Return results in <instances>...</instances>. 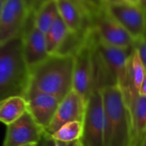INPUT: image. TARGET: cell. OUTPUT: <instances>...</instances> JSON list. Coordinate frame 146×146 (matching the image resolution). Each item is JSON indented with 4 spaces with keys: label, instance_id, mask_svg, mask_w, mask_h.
<instances>
[{
    "label": "cell",
    "instance_id": "1",
    "mask_svg": "<svg viewBox=\"0 0 146 146\" xmlns=\"http://www.w3.org/2000/svg\"><path fill=\"white\" fill-rule=\"evenodd\" d=\"M73 69L74 56L50 55L29 69V88L62 101L73 89Z\"/></svg>",
    "mask_w": 146,
    "mask_h": 146
},
{
    "label": "cell",
    "instance_id": "2",
    "mask_svg": "<svg viewBox=\"0 0 146 146\" xmlns=\"http://www.w3.org/2000/svg\"><path fill=\"white\" fill-rule=\"evenodd\" d=\"M29 88V68L23 56L22 34L0 44V101L24 97Z\"/></svg>",
    "mask_w": 146,
    "mask_h": 146
},
{
    "label": "cell",
    "instance_id": "3",
    "mask_svg": "<svg viewBox=\"0 0 146 146\" xmlns=\"http://www.w3.org/2000/svg\"><path fill=\"white\" fill-rule=\"evenodd\" d=\"M106 124L105 146H132V127L128 108L118 86L101 90Z\"/></svg>",
    "mask_w": 146,
    "mask_h": 146
},
{
    "label": "cell",
    "instance_id": "4",
    "mask_svg": "<svg viewBox=\"0 0 146 146\" xmlns=\"http://www.w3.org/2000/svg\"><path fill=\"white\" fill-rule=\"evenodd\" d=\"M106 124L101 90L93 89L89 96L83 120L82 146H105Z\"/></svg>",
    "mask_w": 146,
    "mask_h": 146
},
{
    "label": "cell",
    "instance_id": "5",
    "mask_svg": "<svg viewBox=\"0 0 146 146\" xmlns=\"http://www.w3.org/2000/svg\"><path fill=\"white\" fill-rule=\"evenodd\" d=\"M96 37L92 31L80 50L74 56L73 90L86 102L94 89V62L93 49Z\"/></svg>",
    "mask_w": 146,
    "mask_h": 146
},
{
    "label": "cell",
    "instance_id": "6",
    "mask_svg": "<svg viewBox=\"0 0 146 146\" xmlns=\"http://www.w3.org/2000/svg\"><path fill=\"white\" fill-rule=\"evenodd\" d=\"M92 28L101 43L125 50L133 48L134 39L106 11L105 7L92 18Z\"/></svg>",
    "mask_w": 146,
    "mask_h": 146
},
{
    "label": "cell",
    "instance_id": "7",
    "mask_svg": "<svg viewBox=\"0 0 146 146\" xmlns=\"http://www.w3.org/2000/svg\"><path fill=\"white\" fill-rule=\"evenodd\" d=\"M107 13L135 40L146 37V8L141 4L124 3L105 5Z\"/></svg>",
    "mask_w": 146,
    "mask_h": 146
},
{
    "label": "cell",
    "instance_id": "8",
    "mask_svg": "<svg viewBox=\"0 0 146 146\" xmlns=\"http://www.w3.org/2000/svg\"><path fill=\"white\" fill-rule=\"evenodd\" d=\"M22 50L29 69L44 61L50 55L47 51L44 33L37 28L34 13H28L22 32Z\"/></svg>",
    "mask_w": 146,
    "mask_h": 146
},
{
    "label": "cell",
    "instance_id": "9",
    "mask_svg": "<svg viewBox=\"0 0 146 146\" xmlns=\"http://www.w3.org/2000/svg\"><path fill=\"white\" fill-rule=\"evenodd\" d=\"M45 130L27 111L18 120L7 126L3 146H23L38 144Z\"/></svg>",
    "mask_w": 146,
    "mask_h": 146
},
{
    "label": "cell",
    "instance_id": "10",
    "mask_svg": "<svg viewBox=\"0 0 146 146\" xmlns=\"http://www.w3.org/2000/svg\"><path fill=\"white\" fill-rule=\"evenodd\" d=\"M27 16L23 0H6L0 14V44L22 34Z\"/></svg>",
    "mask_w": 146,
    "mask_h": 146
},
{
    "label": "cell",
    "instance_id": "11",
    "mask_svg": "<svg viewBox=\"0 0 146 146\" xmlns=\"http://www.w3.org/2000/svg\"><path fill=\"white\" fill-rule=\"evenodd\" d=\"M86 106V101L72 89L60 102L55 115L45 132L50 135L68 122L74 121L83 122Z\"/></svg>",
    "mask_w": 146,
    "mask_h": 146
},
{
    "label": "cell",
    "instance_id": "12",
    "mask_svg": "<svg viewBox=\"0 0 146 146\" xmlns=\"http://www.w3.org/2000/svg\"><path fill=\"white\" fill-rule=\"evenodd\" d=\"M27 104V112L44 130L51 122L60 100L54 96L28 88L24 96Z\"/></svg>",
    "mask_w": 146,
    "mask_h": 146
},
{
    "label": "cell",
    "instance_id": "13",
    "mask_svg": "<svg viewBox=\"0 0 146 146\" xmlns=\"http://www.w3.org/2000/svg\"><path fill=\"white\" fill-rule=\"evenodd\" d=\"M122 92L130 114L132 146H139L146 135V97L139 95L134 86Z\"/></svg>",
    "mask_w": 146,
    "mask_h": 146
},
{
    "label": "cell",
    "instance_id": "14",
    "mask_svg": "<svg viewBox=\"0 0 146 146\" xmlns=\"http://www.w3.org/2000/svg\"><path fill=\"white\" fill-rule=\"evenodd\" d=\"M59 15L71 32L92 29L93 15L75 0H55Z\"/></svg>",
    "mask_w": 146,
    "mask_h": 146
},
{
    "label": "cell",
    "instance_id": "15",
    "mask_svg": "<svg viewBox=\"0 0 146 146\" xmlns=\"http://www.w3.org/2000/svg\"><path fill=\"white\" fill-rule=\"evenodd\" d=\"M27 111V104L24 97L14 96L0 101V122L6 126L18 120Z\"/></svg>",
    "mask_w": 146,
    "mask_h": 146
},
{
    "label": "cell",
    "instance_id": "16",
    "mask_svg": "<svg viewBox=\"0 0 146 146\" xmlns=\"http://www.w3.org/2000/svg\"><path fill=\"white\" fill-rule=\"evenodd\" d=\"M58 15L56 1L45 0L34 12L35 26L43 33H45Z\"/></svg>",
    "mask_w": 146,
    "mask_h": 146
},
{
    "label": "cell",
    "instance_id": "17",
    "mask_svg": "<svg viewBox=\"0 0 146 146\" xmlns=\"http://www.w3.org/2000/svg\"><path fill=\"white\" fill-rule=\"evenodd\" d=\"M69 32L67 25L60 15L51 24L50 28L44 33L46 48L49 55H53L60 46L61 43Z\"/></svg>",
    "mask_w": 146,
    "mask_h": 146
},
{
    "label": "cell",
    "instance_id": "18",
    "mask_svg": "<svg viewBox=\"0 0 146 146\" xmlns=\"http://www.w3.org/2000/svg\"><path fill=\"white\" fill-rule=\"evenodd\" d=\"M83 133V122L79 121H74L64 124L54 133L50 134V137L55 140L69 143L76 142L80 140Z\"/></svg>",
    "mask_w": 146,
    "mask_h": 146
},
{
    "label": "cell",
    "instance_id": "19",
    "mask_svg": "<svg viewBox=\"0 0 146 146\" xmlns=\"http://www.w3.org/2000/svg\"><path fill=\"white\" fill-rule=\"evenodd\" d=\"M128 74L131 84L139 91L146 74V70L140 60L138 51L133 48L128 62Z\"/></svg>",
    "mask_w": 146,
    "mask_h": 146
},
{
    "label": "cell",
    "instance_id": "20",
    "mask_svg": "<svg viewBox=\"0 0 146 146\" xmlns=\"http://www.w3.org/2000/svg\"><path fill=\"white\" fill-rule=\"evenodd\" d=\"M85 7L93 16L101 11L104 7L105 3L104 0H75Z\"/></svg>",
    "mask_w": 146,
    "mask_h": 146
},
{
    "label": "cell",
    "instance_id": "21",
    "mask_svg": "<svg viewBox=\"0 0 146 146\" xmlns=\"http://www.w3.org/2000/svg\"><path fill=\"white\" fill-rule=\"evenodd\" d=\"M74 143L75 142L64 143V142H60V141L55 140L54 139H52L50 137V134H48L46 132H44L38 146H74Z\"/></svg>",
    "mask_w": 146,
    "mask_h": 146
},
{
    "label": "cell",
    "instance_id": "22",
    "mask_svg": "<svg viewBox=\"0 0 146 146\" xmlns=\"http://www.w3.org/2000/svg\"><path fill=\"white\" fill-rule=\"evenodd\" d=\"M133 48L138 51L140 60L146 70V37L135 40Z\"/></svg>",
    "mask_w": 146,
    "mask_h": 146
},
{
    "label": "cell",
    "instance_id": "23",
    "mask_svg": "<svg viewBox=\"0 0 146 146\" xmlns=\"http://www.w3.org/2000/svg\"><path fill=\"white\" fill-rule=\"evenodd\" d=\"M28 13H34L45 0H23Z\"/></svg>",
    "mask_w": 146,
    "mask_h": 146
},
{
    "label": "cell",
    "instance_id": "24",
    "mask_svg": "<svg viewBox=\"0 0 146 146\" xmlns=\"http://www.w3.org/2000/svg\"><path fill=\"white\" fill-rule=\"evenodd\" d=\"M138 92H139V95L146 97V74L142 84H141V86H140V87H139V91H138Z\"/></svg>",
    "mask_w": 146,
    "mask_h": 146
},
{
    "label": "cell",
    "instance_id": "25",
    "mask_svg": "<svg viewBox=\"0 0 146 146\" xmlns=\"http://www.w3.org/2000/svg\"><path fill=\"white\" fill-rule=\"evenodd\" d=\"M105 5H110V4H120L124 3H130L129 0H104Z\"/></svg>",
    "mask_w": 146,
    "mask_h": 146
},
{
    "label": "cell",
    "instance_id": "26",
    "mask_svg": "<svg viewBox=\"0 0 146 146\" xmlns=\"http://www.w3.org/2000/svg\"><path fill=\"white\" fill-rule=\"evenodd\" d=\"M5 2H6V0H0V14H1L2 9H3V6H4Z\"/></svg>",
    "mask_w": 146,
    "mask_h": 146
},
{
    "label": "cell",
    "instance_id": "27",
    "mask_svg": "<svg viewBox=\"0 0 146 146\" xmlns=\"http://www.w3.org/2000/svg\"><path fill=\"white\" fill-rule=\"evenodd\" d=\"M139 146H146V135H145V137L144 138L143 141L141 142V144H140V145Z\"/></svg>",
    "mask_w": 146,
    "mask_h": 146
},
{
    "label": "cell",
    "instance_id": "28",
    "mask_svg": "<svg viewBox=\"0 0 146 146\" xmlns=\"http://www.w3.org/2000/svg\"><path fill=\"white\" fill-rule=\"evenodd\" d=\"M74 146H82V145H81V144H80V140H78V141H76V142L74 143Z\"/></svg>",
    "mask_w": 146,
    "mask_h": 146
},
{
    "label": "cell",
    "instance_id": "29",
    "mask_svg": "<svg viewBox=\"0 0 146 146\" xmlns=\"http://www.w3.org/2000/svg\"><path fill=\"white\" fill-rule=\"evenodd\" d=\"M38 144H30V145H26L23 146H38Z\"/></svg>",
    "mask_w": 146,
    "mask_h": 146
}]
</instances>
